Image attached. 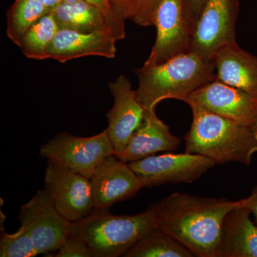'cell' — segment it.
Wrapping results in <instances>:
<instances>
[{"label": "cell", "instance_id": "cell-16", "mask_svg": "<svg viewBox=\"0 0 257 257\" xmlns=\"http://www.w3.org/2000/svg\"><path fill=\"white\" fill-rule=\"evenodd\" d=\"M216 79L257 96V57L237 43L221 48L214 58Z\"/></svg>", "mask_w": 257, "mask_h": 257}, {"label": "cell", "instance_id": "cell-11", "mask_svg": "<svg viewBox=\"0 0 257 257\" xmlns=\"http://www.w3.org/2000/svg\"><path fill=\"white\" fill-rule=\"evenodd\" d=\"M184 102L257 130V96L216 79L193 92Z\"/></svg>", "mask_w": 257, "mask_h": 257}, {"label": "cell", "instance_id": "cell-13", "mask_svg": "<svg viewBox=\"0 0 257 257\" xmlns=\"http://www.w3.org/2000/svg\"><path fill=\"white\" fill-rule=\"evenodd\" d=\"M114 98L112 107L106 113L108 135L114 149V155L121 153L133 134L143 122L145 109L137 99L136 90L125 75H120L109 84Z\"/></svg>", "mask_w": 257, "mask_h": 257}, {"label": "cell", "instance_id": "cell-6", "mask_svg": "<svg viewBox=\"0 0 257 257\" xmlns=\"http://www.w3.org/2000/svg\"><path fill=\"white\" fill-rule=\"evenodd\" d=\"M114 153L106 128L89 138L59 134L40 150V155L44 158L58 162L89 179L98 165Z\"/></svg>", "mask_w": 257, "mask_h": 257}, {"label": "cell", "instance_id": "cell-12", "mask_svg": "<svg viewBox=\"0 0 257 257\" xmlns=\"http://www.w3.org/2000/svg\"><path fill=\"white\" fill-rule=\"evenodd\" d=\"M95 211H106L116 203L136 195L143 184L128 163L114 155L98 165L90 179Z\"/></svg>", "mask_w": 257, "mask_h": 257}, {"label": "cell", "instance_id": "cell-22", "mask_svg": "<svg viewBox=\"0 0 257 257\" xmlns=\"http://www.w3.org/2000/svg\"><path fill=\"white\" fill-rule=\"evenodd\" d=\"M33 240L28 231L20 226L16 232L8 234L2 231L0 256L33 257L37 256Z\"/></svg>", "mask_w": 257, "mask_h": 257}, {"label": "cell", "instance_id": "cell-17", "mask_svg": "<svg viewBox=\"0 0 257 257\" xmlns=\"http://www.w3.org/2000/svg\"><path fill=\"white\" fill-rule=\"evenodd\" d=\"M244 199L225 218L218 257H257V225L250 219Z\"/></svg>", "mask_w": 257, "mask_h": 257}, {"label": "cell", "instance_id": "cell-2", "mask_svg": "<svg viewBox=\"0 0 257 257\" xmlns=\"http://www.w3.org/2000/svg\"><path fill=\"white\" fill-rule=\"evenodd\" d=\"M139 79L137 99L145 109H155L168 99L185 101L193 92L215 80L214 60L190 52L155 66L135 69Z\"/></svg>", "mask_w": 257, "mask_h": 257}, {"label": "cell", "instance_id": "cell-15", "mask_svg": "<svg viewBox=\"0 0 257 257\" xmlns=\"http://www.w3.org/2000/svg\"><path fill=\"white\" fill-rule=\"evenodd\" d=\"M180 143V139L171 133L170 126L157 116L155 109H145L141 125L133 134L124 150L115 156L130 163L157 152L174 151Z\"/></svg>", "mask_w": 257, "mask_h": 257}, {"label": "cell", "instance_id": "cell-27", "mask_svg": "<svg viewBox=\"0 0 257 257\" xmlns=\"http://www.w3.org/2000/svg\"><path fill=\"white\" fill-rule=\"evenodd\" d=\"M207 0H187L189 10L194 25H196L199 15L202 13L203 8L205 5Z\"/></svg>", "mask_w": 257, "mask_h": 257}, {"label": "cell", "instance_id": "cell-8", "mask_svg": "<svg viewBox=\"0 0 257 257\" xmlns=\"http://www.w3.org/2000/svg\"><path fill=\"white\" fill-rule=\"evenodd\" d=\"M45 189L60 214L71 222L95 211L90 179L55 161L47 160Z\"/></svg>", "mask_w": 257, "mask_h": 257}, {"label": "cell", "instance_id": "cell-3", "mask_svg": "<svg viewBox=\"0 0 257 257\" xmlns=\"http://www.w3.org/2000/svg\"><path fill=\"white\" fill-rule=\"evenodd\" d=\"M193 119L186 135L185 152L202 155L216 164L249 165L257 152V130L243 126L199 106L190 105Z\"/></svg>", "mask_w": 257, "mask_h": 257}, {"label": "cell", "instance_id": "cell-24", "mask_svg": "<svg viewBox=\"0 0 257 257\" xmlns=\"http://www.w3.org/2000/svg\"><path fill=\"white\" fill-rule=\"evenodd\" d=\"M85 1L100 10L116 41L124 38L126 35L125 21L121 20L116 14L111 4V0H85Z\"/></svg>", "mask_w": 257, "mask_h": 257}, {"label": "cell", "instance_id": "cell-30", "mask_svg": "<svg viewBox=\"0 0 257 257\" xmlns=\"http://www.w3.org/2000/svg\"><path fill=\"white\" fill-rule=\"evenodd\" d=\"M78 1V0H63L64 3H73V2Z\"/></svg>", "mask_w": 257, "mask_h": 257}, {"label": "cell", "instance_id": "cell-19", "mask_svg": "<svg viewBox=\"0 0 257 257\" xmlns=\"http://www.w3.org/2000/svg\"><path fill=\"white\" fill-rule=\"evenodd\" d=\"M126 257H192L194 253L158 225L125 253Z\"/></svg>", "mask_w": 257, "mask_h": 257}, {"label": "cell", "instance_id": "cell-7", "mask_svg": "<svg viewBox=\"0 0 257 257\" xmlns=\"http://www.w3.org/2000/svg\"><path fill=\"white\" fill-rule=\"evenodd\" d=\"M19 220L33 240L38 255L57 251L73 228V222L60 214L45 189L22 206Z\"/></svg>", "mask_w": 257, "mask_h": 257}, {"label": "cell", "instance_id": "cell-10", "mask_svg": "<svg viewBox=\"0 0 257 257\" xmlns=\"http://www.w3.org/2000/svg\"><path fill=\"white\" fill-rule=\"evenodd\" d=\"M143 187L172 183H192L202 177L216 164L197 154L167 153L134 161L128 163Z\"/></svg>", "mask_w": 257, "mask_h": 257}, {"label": "cell", "instance_id": "cell-18", "mask_svg": "<svg viewBox=\"0 0 257 257\" xmlns=\"http://www.w3.org/2000/svg\"><path fill=\"white\" fill-rule=\"evenodd\" d=\"M51 13L60 29L86 33L109 32L112 35L100 10L85 0H78L73 3L63 2L54 8Z\"/></svg>", "mask_w": 257, "mask_h": 257}, {"label": "cell", "instance_id": "cell-29", "mask_svg": "<svg viewBox=\"0 0 257 257\" xmlns=\"http://www.w3.org/2000/svg\"><path fill=\"white\" fill-rule=\"evenodd\" d=\"M42 4L45 5L47 8H50L51 10L58 6L61 3H63V0H39Z\"/></svg>", "mask_w": 257, "mask_h": 257}, {"label": "cell", "instance_id": "cell-9", "mask_svg": "<svg viewBox=\"0 0 257 257\" xmlns=\"http://www.w3.org/2000/svg\"><path fill=\"white\" fill-rule=\"evenodd\" d=\"M239 0H207L194 28L191 51L214 60L223 47L236 44Z\"/></svg>", "mask_w": 257, "mask_h": 257}, {"label": "cell", "instance_id": "cell-23", "mask_svg": "<svg viewBox=\"0 0 257 257\" xmlns=\"http://www.w3.org/2000/svg\"><path fill=\"white\" fill-rule=\"evenodd\" d=\"M74 224V223H73ZM56 257H96L90 246L82 236L72 231L64 239L60 248L56 251Z\"/></svg>", "mask_w": 257, "mask_h": 257}, {"label": "cell", "instance_id": "cell-4", "mask_svg": "<svg viewBox=\"0 0 257 257\" xmlns=\"http://www.w3.org/2000/svg\"><path fill=\"white\" fill-rule=\"evenodd\" d=\"M156 205L135 215H114L95 211L74 222L73 230L88 243L96 257L124 256L139 240L157 226Z\"/></svg>", "mask_w": 257, "mask_h": 257}, {"label": "cell", "instance_id": "cell-14", "mask_svg": "<svg viewBox=\"0 0 257 257\" xmlns=\"http://www.w3.org/2000/svg\"><path fill=\"white\" fill-rule=\"evenodd\" d=\"M116 42L109 32L86 33L59 29L49 47L47 57L61 63L87 56L113 59L116 56Z\"/></svg>", "mask_w": 257, "mask_h": 257}, {"label": "cell", "instance_id": "cell-28", "mask_svg": "<svg viewBox=\"0 0 257 257\" xmlns=\"http://www.w3.org/2000/svg\"><path fill=\"white\" fill-rule=\"evenodd\" d=\"M244 205L254 216L255 224L257 225V184L251 195L244 199Z\"/></svg>", "mask_w": 257, "mask_h": 257}, {"label": "cell", "instance_id": "cell-20", "mask_svg": "<svg viewBox=\"0 0 257 257\" xmlns=\"http://www.w3.org/2000/svg\"><path fill=\"white\" fill-rule=\"evenodd\" d=\"M59 26L52 13L34 24L17 46L29 59L45 60L48 59L47 51L59 30Z\"/></svg>", "mask_w": 257, "mask_h": 257}, {"label": "cell", "instance_id": "cell-26", "mask_svg": "<svg viewBox=\"0 0 257 257\" xmlns=\"http://www.w3.org/2000/svg\"><path fill=\"white\" fill-rule=\"evenodd\" d=\"M135 2V0H111L116 14L124 21L131 17Z\"/></svg>", "mask_w": 257, "mask_h": 257}, {"label": "cell", "instance_id": "cell-21", "mask_svg": "<svg viewBox=\"0 0 257 257\" xmlns=\"http://www.w3.org/2000/svg\"><path fill=\"white\" fill-rule=\"evenodd\" d=\"M51 11L39 0H15L7 14L8 37L13 43L18 45L32 25Z\"/></svg>", "mask_w": 257, "mask_h": 257}, {"label": "cell", "instance_id": "cell-1", "mask_svg": "<svg viewBox=\"0 0 257 257\" xmlns=\"http://www.w3.org/2000/svg\"><path fill=\"white\" fill-rule=\"evenodd\" d=\"M242 202L175 193L155 204L157 225L194 256L218 257L225 218Z\"/></svg>", "mask_w": 257, "mask_h": 257}, {"label": "cell", "instance_id": "cell-25", "mask_svg": "<svg viewBox=\"0 0 257 257\" xmlns=\"http://www.w3.org/2000/svg\"><path fill=\"white\" fill-rule=\"evenodd\" d=\"M160 0H135L130 20L143 27L153 25V17Z\"/></svg>", "mask_w": 257, "mask_h": 257}, {"label": "cell", "instance_id": "cell-5", "mask_svg": "<svg viewBox=\"0 0 257 257\" xmlns=\"http://www.w3.org/2000/svg\"><path fill=\"white\" fill-rule=\"evenodd\" d=\"M155 45L144 65H158L190 52L194 25L187 0H160L153 17Z\"/></svg>", "mask_w": 257, "mask_h": 257}]
</instances>
